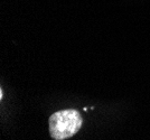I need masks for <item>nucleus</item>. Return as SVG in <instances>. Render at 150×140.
Masks as SVG:
<instances>
[{
	"mask_svg": "<svg viewBox=\"0 0 150 140\" xmlns=\"http://www.w3.org/2000/svg\"><path fill=\"white\" fill-rule=\"evenodd\" d=\"M48 122L50 137L55 140H64L79 132L83 120L77 110L67 109L53 113Z\"/></svg>",
	"mask_w": 150,
	"mask_h": 140,
	"instance_id": "1",
	"label": "nucleus"
},
{
	"mask_svg": "<svg viewBox=\"0 0 150 140\" xmlns=\"http://www.w3.org/2000/svg\"><path fill=\"white\" fill-rule=\"evenodd\" d=\"M2 96H4V92H2V90H0V98L2 99Z\"/></svg>",
	"mask_w": 150,
	"mask_h": 140,
	"instance_id": "2",
	"label": "nucleus"
}]
</instances>
